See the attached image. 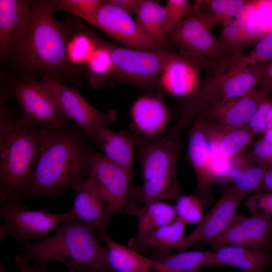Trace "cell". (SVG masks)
<instances>
[{
	"instance_id": "cell-1",
	"label": "cell",
	"mask_w": 272,
	"mask_h": 272,
	"mask_svg": "<svg viewBox=\"0 0 272 272\" xmlns=\"http://www.w3.org/2000/svg\"><path fill=\"white\" fill-rule=\"evenodd\" d=\"M70 34L66 26L55 18L45 1H32L13 52L16 64L27 73L43 74L57 82L67 81L79 86L81 69L72 64L67 56Z\"/></svg>"
},
{
	"instance_id": "cell-2",
	"label": "cell",
	"mask_w": 272,
	"mask_h": 272,
	"mask_svg": "<svg viewBox=\"0 0 272 272\" xmlns=\"http://www.w3.org/2000/svg\"><path fill=\"white\" fill-rule=\"evenodd\" d=\"M80 127L45 128L25 197L54 196L84 183L94 151Z\"/></svg>"
},
{
	"instance_id": "cell-3",
	"label": "cell",
	"mask_w": 272,
	"mask_h": 272,
	"mask_svg": "<svg viewBox=\"0 0 272 272\" xmlns=\"http://www.w3.org/2000/svg\"><path fill=\"white\" fill-rule=\"evenodd\" d=\"M45 128L0 103V198L21 201L37 160Z\"/></svg>"
},
{
	"instance_id": "cell-4",
	"label": "cell",
	"mask_w": 272,
	"mask_h": 272,
	"mask_svg": "<svg viewBox=\"0 0 272 272\" xmlns=\"http://www.w3.org/2000/svg\"><path fill=\"white\" fill-rule=\"evenodd\" d=\"M92 226L69 218L55 229L52 236L37 242L27 241L21 255L27 260L45 262L55 260L69 272H114L107 249L96 238Z\"/></svg>"
},
{
	"instance_id": "cell-5",
	"label": "cell",
	"mask_w": 272,
	"mask_h": 272,
	"mask_svg": "<svg viewBox=\"0 0 272 272\" xmlns=\"http://www.w3.org/2000/svg\"><path fill=\"white\" fill-rule=\"evenodd\" d=\"M169 128L153 137L129 130L136 139L143 178L142 186L134 187L133 192L142 208L155 201L177 200L180 196L176 165L183 143Z\"/></svg>"
},
{
	"instance_id": "cell-6",
	"label": "cell",
	"mask_w": 272,
	"mask_h": 272,
	"mask_svg": "<svg viewBox=\"0 0 272 272\" xmlns=\"http://www.w3.org/2000/svg\"><path fill=\"white\" fill-rule=\"evenodd\" d=\"M257 86L253 70L239 64L237 61L223 71L210 75L178 106L179 116L170 128L171 133L179 136L181 130L199 112L223 100L251 92Z\"/></svg>"
},
{
	"instance_id": "cell-7",
	"label": "cell",
	"mask_w": 272,
	"mask_h": 272,
	"mask_svg": "<svg viewBox=\"0 0 272 272\" xmlns=\"http://www.w3.org/2000/svg\"><path fill=\"white\" fill-rule=\"evenodd\" d=\"M93 37L98 44L109 52L114 66V74L160 97L154 85L155 79L178 57V53L164 49L143 50L119 47L94 35Z\"/></svg>"
},
{
	"instance_id": "cell-8",
	"label": "cell",
	"mask_w": 272,
	"mask_h": 272,
	"mask_svg": "<svg viewBox=\"0 0 272 272\" xmlns=\"http://www.w3.org/2000/svg\"><path fill=\"white\" fill-rule=\"evenodd\" d=\"M166 37L179 46L182 58L210 75L220 71L232 58L224 55L211 27L195 16L182 21Z\"/></svg>"
},
{
	"instance_id": "cell-9",
	"label": "cell",
	"mask_w": 272,
	"mask_h": 272,
	"mask_svg": "<svg viewBox=\"0 0 272 272\" xmlns=\"http://www.w3.org/2000/svg\"><path fill=\"white\" fill-rule=\"evenodd\" d=\"M55 100L60 111L73 120L93 144H97V129L108 126L118 119L114 109L100 111L88 103L74 87H68L47 76L41 80Z\"/></svg>"
},
{
	"instance_id": "cell-10",
	"label": "cell",
	"mask_w": 272,
	"mask_h": 272,
	"mask_svg": "<svg viewBox=\"0 0 272 272\" xmlns=\"http://www.w3.org/2000/svg\"><path fill=\"white\" fill-rule=\"evenodd\" d=\"M2 202L0 215L4 222L0 226L1 242L8 235L25 242L44 238L66 219L73 218L71 210L63 214L46 210L30 211L23 209L19 200Z\"/></svg>"
},
{
	"instance_id": "cell-11",
	"label": "cell",
	"mask_w": 272,
	"mask_h": 272,
	"mask_svg": "<svg viewBox=\"0 0 272 272\" xmlns=\"http://www.w3.org/2000/svg\"><path fill=\"white\" fill-rule=\"evenodd\" d=\"M18 102L23 115L35 125L59 129L70 122L60 111L55 100L41 80L28 78L13 79L5 91Z\"/></svg>"
},
{
	"instance_id": "cell-12",
	"label": "cell",
	"mask_w": 272,
	"mask_h": 272,
	"mask_svg": "<svg viewBox=\"0 0 272 272\" xmlns=\"http://www.w3.org/2000/svg\"><path fill=\"white\" fill-rule=\"evenodd\" d=\"M86 183L106 205L107 219L126 208L134 187L132 180L122 168L95 151Z\"/></svg>"
},
{
	"instance_id": "cell-13",
	"label": "cell",
	"mask_w": 272,
	"mask_h": 272,
	"mask_svg": "<svg viewBox=\"0 0 272 272\" xmlns=\"http://www.w3.org/2000/svg\"><path fill=\"white\" fill-rule=\"evenodd\" d=\"M93 25L125 47L143 50L160 48L129 13L108 1L98 11Z\"/></svg>"
},
{
	"instance_id": "cell-14",
	"label": "cell",
	"mask_w": 272,
	"mask_h": 272,
	"mask_svg": "<svg viewBox=\"0 0 272 272\" xmlns=\"http://www.w3.org/2000/svg\"><path fill=\"white\" fill-rule=\"evenodd\" d=\"M246 195L234 187L227 189L195 230L184 237L174 249L183 251L196 243L209 242L219 236L236 215L240 202Z\"/></svg>"
},
{
	"instance_id": "cell-15",
	"label": "cell",
	"mask_w": 272,
	"mask_h": 272,
	"mask_svg": "<svg viewBox=\"0 0 272 272\" xmlns=\"http://www.w3.org/2000/svg\"><path fill=\"white\" fill-rule=\"evenodd\" d=\"M207 120L202 111L194 118L188 130L187 154L196 179L195 195L202 205L210 200L215 175L211 165Z\"/></svg>"
},
{
	"instance_id": "cell-16",
	"label": "cell",
	"mask_w": 272,
	"mask_h": 272,
	"mask_svg": "<svg viewBox=\"0 0 272 272\" xmlns=\"http://www.w3.org/2000/svg\"><path fill=\"white\" fill-rule=\"evenodd\" d=\"M272 235V220L254 216L236 215L219 236L208 242L218 248L238 245L263 251L269 244Z\"/></svg>"
},
{
	"instance_id": "cell-17",
	"label": "cell",
	"mask_w": 272,
	"mask_h": 272,
	"mask_svg": "<svg viewBox=\"0 0 272 272\" xmlns=\"http://www.w3.org/2000/svg\"><path fill=\"white\" fill-rule=\"evenodd\" d=\"M268 94L256 89L242 96L223 100L202 111L207 119L229 127H245L250 121L261 101Z\"/></svg>"
},
{
	"instance_id": "cell-18",
	"label": "cell",
	"mask_w": 272,
	"mask_h": 272,
	"mask_svg": "<svg viewBox=\"0 0 272 272\" xmlns=\"http://www.w3.org/2000/svg\"><path fill=\"white\" fill-rule=\"evenodd\" d=\"M130 130L153 137L166 131L169 127V113L160 97L146 95L138 99L130 111Z\"/></svg>"
},
{
	"instance_id": "cell-19",
	"label": "cell",
	"mask_w": 272,
	"mask_h": 272,
	"mask_svg": "<svg viewBox=\"0 0 272 272\" xmlns=\"http://www.w3.org/2000/svg\"><path fill=\"white\" fill-rule=\"evenodd\" d=\"M32 1L0 0V52H13L28 17Z\"/></svg>"
},
{
	"instance_id": "cell-20",
	"label": "cell",
	"mask_w": 272,
	"mask_h": 272,
	"mask_svg": "<svg viewBox=\"0 0 272 272\" xmlns=\"http://www.w3.org/2000/svg\"><path fill=\"white\" fill-rule=\"evenodd\" d=\"M138 231L128 243L129 247L139 252L148 251L151 236L160 227L171 222L176 216L174 207L163 201L151 202L137 214Z\"/></svg>"
},
{
	"instance_id": "cell-21",
	"label": "cell",
	"mask_w": 272,
	"mask_h": 272,
	"mask_svg": "<svg viewBox=\"0 0 272 272\" xmlns=\"http://www.w3.org/2000/svg\"><path fill=\"white\" fill-rule=\"evenodd\" d=\"M97 144L102 154L122 168L132 180L133 161L137 142L130 131L116 132L108 126L99 127Z\"/></svg>"
},
{
	"instance_id": "cell-22",
	"label": "cell",
	"mask_w": 272,
	"mask_h": 272,
	"mask_svg": "<svg viewBox=\"0 0 272 272\" xmlns=\"http://www.w3.org/2000/svg\"><path fill=\"white\" fill-rule=\"evenodd\" d=\"M207 120L209 142L218 146L224 158L231 159L236 156L254 141L255 134L245 127L226 126Z\"/></svg>"
},
{
	"instance_id": "cell-23",
	"label": "cell",
	"mask_w": 272,
	"mask_h": 272,
	"mask_svg": "<svg viewBox=\"0 0 272 272\" xmlns=\"http://www.w3.org/2000/svg\"><path fill=\"white\" fill-rule=\"evenodd\" d=\"M214 254V264L229 265L246 272H253L272 263L271 255L242 245L220 246Z\"/></svg>"
},
{
	"instance_id": "cell-24",
	"label": "cell",
	"mask_w": 272,
	"mask_h": 272,
	"mask_svg": "<svg viewBox=\"0 0 272 272\" xmlns=\"http://www.w3.org/2000/svg\"><path fill=\"white\" fill-rule=\"evenodd\" d=\"M74 191L75 198L71 210L73 218L92 226L94 229L101 226L107 221L106 205L86 181Z\"/></svg>"
},
{
	"instance_id": "cell-25",
	"label": "cell",
	"mask_w": 272,
	"mask_h": 272,
	"mask_svg": "<svg viewBox=\"0 0 272 272\" xmlns=\"http://www.w3.org/2000/svg\"><path fill=\"white\" fill-rule=\"evenodd\" d=\"M230 160L228 174L234 187L246 195L259 193L267 169L242 153Z\"/></svg>"
},
{
	"instance_id": "cell-26",
	"label": "cell",
	"mask_w": 272,
	"mask_h": 272,
	"mask_svg": "<svg viewBox=\"0 0 272 272\" xmlns=\"http://www.w3.org/2000/svg\"><path fill=\"white\" fill-rule=\"evenodd\" d=\"M249 1L197 0L193 5L194 15L207 25H228Z\"/></svg>"
},
{
	"instance_id": "cell-27",
	"label": "cell",
	"mask_w": 272,
	"mask_h": 272,
	"mask_svg": "<svg viewBox=\"0 0 272 272\" xmlns=\"http://www.w3.org/2000/svg\"><path fill=\"white\" fill-rule=\"evenodd\" d=\"M102 233L107 247L109 262L114 272H149L153 270L151 258Z\"/></svg>"
},
{
	"instance_id": "cell-28",
	"label": "cell",
	"mask_w": 272,
	"mask_h": 272,
	"mask_svg": "<svg viewBox=\"0 0 272 272\" xmlns=\"http://www.w3.org/2000/svg\"><path fill=\"white\" fill-rule=\"evenodd\" d=\"M134 14L142 30L163 49L167 18L165 6L155 1L141 0Z\"/></svg>"
},
{
	"instance_id": "cell-29",
	"label": "cell",
	"mask_w": 272,
	"mask_h": 272,
	"mask_svg": "<svg viewBox=\"0 0 272 272\" xmlns=\"http://www.w3.org/2000/svg\"><path fill=\"white\" fill-rule=\"evenodd\" d=\"M196 69L179 54L161 74V85L171 94L189 95L197 86Z\"/></svg>"
},
{
	"instance_id": "cell-30",
	"label": "cell",
	"mask_w": 272,
	"mask_h": 272,
	"mask_svg": "<svg viewBox=\"0 0 272 272\" xmlns=\"http://www.w3.org/2000/svg\"><path fill=\"white\" fill-rule=\"evenodd\" d=\"M218 40L224 55L233 57L242 53L244 48L255 44L259 39L249 26L233 19L223 27Z\"/></svg>"
},
{
	"instance_id": "cell-31",
	"label": "cell",
	"mask_w": 272,
	"mask_h": 272,
	"mask_svg": "<svg viewBox=\"0 0 272 272\" xmlns=\"http://www.w3.org/2000/svg\"><path fill=\"white\" fill-rule=\"evenodd\" d=\"M165 267L177 271L198 270L206 265L214 264V252L183 251L172 254L156 252L151 258Z\"/></svg>"
},
{
	"instance_id": "cell-32",
	"label": "cell",
	"mask_w": 272,
	"mask_h": 272,
	"mask_svg": "<svg viewBox=\"0 0 272 272\" xmlns=\"http://www.w3.org/2000/svg\"><path fill=\"white\" fill-rule=\"evenodd\" d=\"M185 223L179 218L158 229L150 237L148 245L154 247L156 252L170 253L184 237Z\"/></svg>"
},
{
	"instance_id": "cell-33",
	"label": "cell",
	"mask_w": 272,
	"mask_h": 272,
	"mask_svg": "<svg viewBox=\"0 0 272 272\" xmlns=\"http://www.w3.org/2000/svg\"><path fill=\"white\" fill-rule=\"evenodd\" d=\"M45 2L53 12L59 10L67 11L93 25L98 11L107 1L55 0Z\"/></svg>"
},
{
	"instance_id": "cell-34",
	"label": "cell",
	"mask_w": 272,
	"mask_h": 272,
	"mask_svg": "<svg viewBox=\"0 0 272 272\" xmlns=\"http://www.w3.org/2000/svg\"><path fill=\"white\" fill-rule=\"evenodd\" d=\"M70 38L67 49L68 58L72 64L81 68L86 64L95 52L96 43L93 34L87 32L78 33Z\"/></svg>"
},
{
	"instance_id": "cell-35",
	"label": "cell",
	"mask_w": 272,
	"mask_h": 272,
	"mask_svg": "<svg viewBox=\"0 0 272 272\" xmlns=\"http://www.w3.org/2000/svg\"><path fill=\"white\" fill-rule=\"evenodd\" d=\"M202 203L195 195H180L174 206L177 217L185 224L199 222L203 217Z\"/></svg>"
},
{
	"instance_id": "cell-36",
	"label": "cell",
	"mask_w": 272,
	"mask_h": 272,
	"mask_svg": "<svg viewBox=\"0 0 272 272\" xmlns=\"http://www.w3.org/2000/svg\"><path fill=\"white\" fill-rule=\"evenodd\" d=\"M96 43L97 48L85 65L90 77L93 76L103 78L114 74V66L109 52L104 47Z\"/></svg>"
},
{
	"instance_id": "cell-37",
	"label": "cell",
	"mask_w": 272,
	"mask_h": 272,
	"mask_svg": "<svg viewBox=\"0 0 272 272\" xmlns=\"http://www.w3.org/2000/svg\"><path fill=\"white\" fill-rule=\"evenodd\" d=\"M166 11V35L184 20L194 16L193 7L187 0H168Z\"/></svg>"
},
{
	"instance_id": "cell-38",
	"label": "cell",
	"mask_w": 272,
	"mask_h": 272,
	"mask_svg": "<svg viewBox=\"0 0 272 272\" xmlns=\"http://www.w3.org/2000/svg\"><path fill=\"white\" fill-rule=\"evenodd\" d=\"M270 59H272V31L259 40L247 55L242 54L237 62L242 66L250 67L258 62Z\"/></svg>"
},
{
	"instance_id": "cell-39",
	"label": "cell",
	"mask_w": 272,
	"mask_h": 272,
	"mask_svg": "<svg viewBox=\"0 0 272 272\" xmlns=\"http://www.w3.org/2000/svg\"><path fill=\"white\" fill-rule=\"evenodd\" d=\"M254 134L264 133L272 127V99L264 97L249 123L245 126Z\"/></svg>"
},
{
	"instance_id": "cell-40",
	"label": "cell",
	"mask_w": 272,
	"mask_h": 272,
	"mask_svg": "<svg viewBox=\"0 0 272 272\" xmlns=\"http://www.w3.org/2000/svg\"><path fill=\"white\" fill-rule=\"evenodd\" d=\"M245 205L252 215L272 220V192L254 194L246 199Z\"/></svg>"
},
{
	"instance_id": "cell-41",
	"label": "cell",
	"mask_w": 272,
	"mask_h": 272,
	"mask_svg": "<svg viewBox=\"0 0 272 272\" xmlns=\"http://www.w3.org/2000/svg\"><path fill=\"white\" fill-rule=\"evenodd\" d=\"M246 155L267 169L272 167V139L258 141Z\"/></svg>"
},
{
	"instance_id": "cell-42",
	"label": "cell",
	"mask_w": 272,
	"mask_h": 272,
	"mask_svg": "<svg viewBox=\"0 0 272 272\" xmlns=\"http://www.w3.org/2000/svg\"><path fill=\"white\" fill-rule=\"evenodd\" d=\"M250 67L257 78V89L264 90L269 96L272 92V59L258 62Z\"/></svg>"
},
{
	"instance_id": "cell-43",
	"label": "cell",
	"mask_w": 272,
	"mask_h": 272,
	"mask_svg": "<svg viewBox=\"0 0 272 272\" xmlns=\"http://www.w3.org/2000/svg\"><path fill=\"white\" fill-rule=\"evenodd\" d=\"M18 272H37L40 265L39 262H35L31 264L29 261L23 257L21 254H18L15 258Z\"/></svg>"
},
{
	"instance_id": "cell-44",
	"label": "cell",
	"mask_w": 272,
	"mask_h": 272,
	"mask_svg": "<svg viewBox=\"0 0 272 272\" xmlns=\"http://www.w3.org/2000/svg\"><path fill=\"white\" fill-rule=\"evenodd\" d=\"M141 0H110L108 2L118 6L123 10L135 13Z\"/></svg>"
},
{
	"instance_id": "cell-45",
	"label": "cell",
	"mask_w": 272,
	"mask_h": 272,
	"mask_svg": "<svg viewBox=\"0 0 272 272\" xmlns=\"http://www.w3.org/2000/svg\"><path fill=\"white\" fill-rule=\"evenodd\" d=\"M272 191V167L267 169L265 174L260 193Z\"/></svg>"
},
{
	"instance_id": "cell-46",
	"label": "cell",
	"mask_w": 272,
	"mask_h": 272,
	"mask_svg": "<svg viewBox=\"0 0 272 272\" xmlns=\"http://www.w3.org/2000/svg\"><path fill=\"white\" fill-rule=\"evenodd\" d=\"M153 270L157 272H200L198 270L190 271H177L168 269L152 259Z\"/></svg>"
},
{
	"instance_id": "cell-47",
	"label": "cell",
	"mask_w": 272,
	"mask_h": 272,
	"mask_svg": "<svg viewBox=\"0 0 272 272\" xmlns=\"http://www.w3.org/2000/svg\"><path fill=\"white\" fill-rule=\"evenodd\" d=\"M263 139H272V127L263 133Z\"/></svg>"
},
{
	"instance_id": "cell-48",
	"label": "cell",
	"mask_w": 272,
	"mask_h": 272,
	"mask_svg": "<svg viewBox=\"0 0 272 272\" xmlns=\"http://www.w3.org/2000/svg\"><path fill=\"white\" fill-rule=\"evenodd\" d=\"M37 272H47L45 262H41Z\"/></svg>"
},
{
	"instance_id": "cell-49",
	"label": "cell",
	"mask_w": 272,
	"mask_h": 272,
	"mask_svg": "<svg viewBox=\"0 0 272 272\" xmlns=\"http://www.w3.org/2000/svg\"><path fill=\"white\" fill-rule=\"evenodd\" d=\"M253 272H263L262 269H258V270H255Z\"/></svg>"
},
{
	"instance_id": "cell-50",
	"label": "cell",
	"mask_w": 272,
	"mask_h": 272,
	"mask_svg": "<svg viewBox=\"0 0 272 272\" xmlns=\"http://www.w3.org/2000/svg\"><path fill=\"white\" fill-rule=\"evenodd\" d=\"M272 95V92L269 94V95Z\"/></svg>"
}]
</instances>
